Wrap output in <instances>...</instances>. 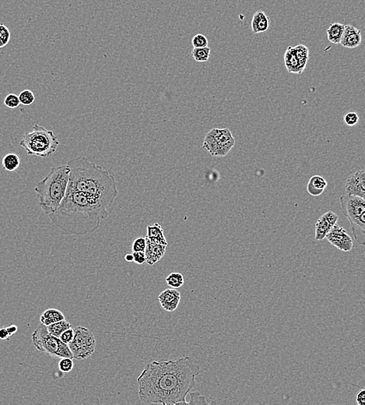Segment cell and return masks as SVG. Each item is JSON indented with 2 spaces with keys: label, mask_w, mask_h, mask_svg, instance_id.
<instances>
[{
  "label": "cell",
  "mask_w": 365,
  "mask_h": 405,
  "mask_svg": "<svg viewBox=\"0 0 365 405\" xmlns=\"http://www.w3.org/2000/svg\"><path fill=\"white\" fill-rule=\"evenodd\" d=\"M325 238L332 246H336L342 251L349 252L353 248V239L337 223L334 225Z\"/></svg>",
  "instance_id": "10"
},
{
  "label": "cell",
  "mask_w": 365,
  "mask_h": 405,
  "mask_svg": "<svg viewBox=\"0 0 365 405\" xmlns=\"http://www.w3.org/2000/svg\"><path fill=\"white\" fill-rule=\"evenodd\" d=\"M192 44L194 48H204L208 46L209 42L205 35L198 34L192 38Z\"/></svg>",
  "instance_id": "32"
},
{
  "label": "cell",
  "mask_w": 365,
  "mask_h": 405,
  "mask_svg": "<svg viewBox=\"0 0 365 405\" xmlns=\"http://www.w3.org/2000/svg\"><path fill=\"white\" fill-rule=\"evenodd\" d=\"M146 238V237H145ZM167 246L154 243L146 238L145 256L146 263L150 266H153L159 262L166 253Z\"/></svg>",
  "instance_id": "14"
},
{
  "label": "cell",
  "mask_w": 365,
  "mask_h": 405,
  "mask_svg": "<svg viewBox=\"0 0 365 405\" xmlns=\"http://www.w3.org/2000/svg\"><path fill=\"white\" fill-rule=\"evenodd\" d=\"M192 56L196 62H207L210 56V49L208 46L204 48H194L192 52Z\"/></svg>",
  "instance_id": "24"
},
{
  "label": "cell",
  "mask_w": 365,
  "mask_h": 405,
  "mask_svg": "<svg viewBox=\"0 0 365 405\" xmlns=\"http://www.w3.org/2000/svg\"><path fill=\"white\" fill-rule=\"evenodd\" d=\"M158 301L165 311L174 312L181 301L180 291L175 288H168L158 295Z\"/></svg>",
  "instance_id": "13"
},
{
  "label": "cell",
  "mask_w": 365,
  "mask_h": 405,
  "mask_svg": "<svg viewBox=\"0 0 365 405\" xmlns=\"http://www.w3.org/2000/svg\"><path fill=\"white\" fill-rule=\"evenodd\" d=\"M338 215L332 212H328L318 218L315 223V239L320 241L325 239L334 225L337 223Z\"/></svg>",
  "instance_id": "12"
},
{
  "label": "cell",
  "mask_w": 365,
  "mask_h": 405,
  "mask_svg": "<svg viewBox=\"0 0 365 405\" xmlns=\"http://www.w3.org/2000/svg\"><path fill=\"white\" fill-rule=\"evenodd\" d=\"M343 214L350 224V229L356 243H365V199L351 195H343L339 197Z\"/></svg>",
  "instance_id": "6"
},
{
  "label": "cell",
  "mask_w": 365,
  "mask_h": 405,
  "mask_svg": "<svg viewBox=\"0 0 365 405\" xmlns=\"http://www.w3.org/2000/svg\"><path fill=\"white\" fill-rule=\"evenodd\" d=\"M74 337L71 342L68 344L73 359L83 360L92 355L95 351L96 340L90 330L81 326L74 328Z\"/></svg>",
  "instance_id": "9"
},
{
  "label": "cell",
  "mask_w": 365,
  "mask_h": 405,
  "mask_svg": "<svg viewBox=\"0 0 365 405\" xmlns=\"http://www.w3.org/2000/svg\"><path fill=\"white\" fill-rule=\"evenodd\" d=\"M185 282L184 280L183 275L181 273H171L168 277H166V283L169 287H172V288L178 289L179 287H182Z\"/></svg>",
  "instance_id": "25"
},
{
  "label": "cell",
  "mask_w": 365,
  "mask_h": 405,
  "mask_svg": "<svg viewBox=\"0 0 365 405\" xmlns=\"http://www.w3.org/2000/svg\"><path fill=\"white\" fill-rule=\"evenodd\" d=\"M356 401L358 405L365 404V389H361L357 392L356 396Z\"/></svg>",
  "instance_id": "37"
},
{
  "label": "cell",
  "mask_w": 365,
  "mask_h": 405,
  "mask_svg": "<svg viewBox=\"0 0 365 405\" xmlns=\"http://www.w3.org/2000/svg\"><path fill=\"white\" fill-rule=\"evenodd\" d=\"M67 166L70 170L68 189L96 199L107 210L111 208L118 190L115 178L109 171L83 156L69 160Z\"/></svg>",
  "instance_id": "3"
},
{
  "label": "cell",
  "mask_w": 365,
  "mask_h": 405,
  "mask_svg": "<svg viewBox=\"0 0 365 405\" xmlns=\"http://www.w3.org/2000/svg\"><path fill=\"white\" fill-rule=\"evenodd\" d=\"M346 193L365 199V171H356L349 175L345 182Z\"/></svg>",
  "instance_id": "11"
},
{
  "label": "cell",
  "mask_w": 365,
  "mask_h": 405,
  "mask_svg": "<svg viewBox=\"0 0 365 405\" xmlns=\"http://www.w3.org/2000/svg\"><path fill=\"white\" fill-rule=\"evenodd\" d=\"M32 340L33 345L39 352L56 358H73L68 345L61 341L59 338L51 334L47 327L44 324H40L37 327L32 334Z\"/></svg>",
  "instance_id": "7"
},
{
  "label": "cell",
  "mask_w": 365,
  "mask_h": 405,
  "mask_svg": "<svg viewBox=\"0 0 365 405\" xmlns=\"http://www.w3.org/2000/svg\"><path fill=\"white\" fill-rule=\"evenodd\" d=\"M147 231L146 238L149 239L151 242L168 246V241L165 238L164 230L159 224L155 223L153 225H148Z\"/></svg>",
  "instance_id": "18"
},
{
  "label": "cell",
  "mask_w": 365,
  "mask_h": 405,
  "mask_svg": "<svg viewBox=\"0 0 365 405\" xmlns=\"http://www.w3.org/2000/svg\"><path fill=\"white\" fill-rule=\"evenodd\" d=\"M74 367L73 358H62L59 362V369L63 373H68L71 372Z\"/></svg>",
  "instance_id": "29"
},
{
  "label": "cell",
  "mask_w": 365,
  "mask_h": 405,
  "mask_svg": "<svg viewBox=\"0 0 365 405\" xmlns=\"http://www.w3.org/2000/svg\"><path fill=\"white\" fill-rule=\"evenodd\" d=\"M327 186V182L321 175H314L310 178L307 185V190L312 196H319Z\"/></svg>",
  "instance_id": "19"
},
{
  "label": "cell",
  "mask_w": 365,
  "mask_h": 405,
  "mask_svg": "<svg viewBox=\"0 0 365 405\" xmlns=\"http://www.w3.org/2000/svg\"><path fill=\"white\" fill-rule=\"evenodd\" d=\"M7 331L9 333L10 336L13 337L14 336V334H16L17 332L18 331V326L14 325V324H12V325L9 326V327H7Z\"/></svg>",
  "instance_id": "39"
},
{
  "label": "cell",
  "mask_w": 365,
  "mask_h": 405,
  "mask_svg": "<svg viewBox=\"0 0 365 405\" xmlns=\"http://www.w3.org/2000/svg\"><path fill=\"white\" fill-rule=\"evenodd\" d=\"M235 140L229 129L215 128L208 132L203 148L214 157H225L234 147Z\"/></svg>",
  "instance_id": "8"
},
{
  "label": "cell",
  "mask_w": 365,
  "mask_h": 405,
  "mask_svg": "<svg viewBox=\"0 0 365 405\" xmlns=\"http://www.w3.org/2000/svg\"><path fill=\"white\" fill-rule=\"evenodd\" d=\"M134 262L139 265H143L146 263L145 253L143 252H134Z\"/></svg>",
  "instance_id": "36"
},
{
  "label": "cell",
  "mask_w": 365,
  "mask_h": 405,
  "mask_svg": "<svg viewBox=\"0 0 365 405\" xmlns=\"http://www.w3.org/2000/svg\"><path fill=\"white\" fill-rule=\"evenodd\" d=\"M11 337L10 336L9 333L7 331V328H1L0 329V339L4 341L9 340Z\"/></svg>",
  "instance_id": "38"
},
{
  "label": "cell",
  "mask_w": 365,
  "mask_h": 405,
  "mask_svg": "<svg viewBox=\"0 0 365 405\" xmlns=\"http://www.w3.org/2000/svg\"><path fill=\"white\" fill-rule=\"evenodd\" d=\"M200 367L189 356L175 360L152 361L137 378L139 396L147 403L187 404L185 400L196 386Z\"/></svg>",
  "instance_id": "1"
},
{
  "label": "cell",
  "mask_w": 365,
  "mask_h": 405,
  "mask_svg": "<svg viewBox=\"0 0 365 405\" xmlns=\"http://www.w3.org/2000/svg\"><path fill=\"white\" fill-rule=\"evenodd\" d=\"M270 27V18L263 11H257L252 20V30L254 34L266 32Z\"/></svg>",
  "instance_id": "17"
},
{
  "label": "cell",
  "mask_w": 365,
  "mask_h": 405,
  "mask_svg": "<svg viewBox=\"0 0 365 405\" xmlns=\"http://www.w3.org/2000/svg\"><path fill=\"white\" fill-rule=\"evenodd\" d=\"M20 103L23 106H29L33 104L35 100V96L33 92L30 90H25L20 93L19 95Z\"/></svg>",
  "instance_id": "27"
},
{
  "label": "cell",
  "mask_w": 365,
  "mask_h": 405,
  "mask_svg": "<svg viewBox=\"0 0 365 405\" xmlns=\"http://www.w3.org/2000/svg\"><path fill=\"white\" fill-rule=\"evenodd\" d=\"M345 124L349 127H353L359 122V116L355 112H349L343 117Z\"/></svg>",
  "instance_id": "33"
},
{
  "label": "cell",
  "mask_w": 365,
  "mask_h": 405,
  "mask_svg": "<svg viewBox=\"0 0 365 405\" xmlns=\"http://www.w3.org/2000/svg\"><path fill=\"white\" fill-rule=\"evenodd\" d=\"M361 43V33L353 25H345L340 45L347 49H354Z\"/></svg>",
  "instance_id": "15"
},
{
  "label": "cell",
  "mask_w": 365,
  "mask_h": 405,
  "mask_svg": "<svg viewBox=\"0 0 365 405\" xmlns=\"http://www.w3.org/2000/svg\"><path fill=\"white\" fill-rule=\"evenodd\" d=\"M345 25L339 24V23H333L328 28L327 37L328 40L331 43L338 45L340 43L341 38L343 36V31H344Z\"/></svg>",
  "instance_id": "21"
},
{
  "label": "cell",
  "mask_w": 365,
  "mask_h": 405,
  "mask_svg": "<svg viewBox=\"0 0 365 405\" xmlns=\"http://www.w3.org/2000/svg\"><path fill=\"white\" fill-rule=\"evenodd\" d=\"M63 320H65L64 314L60 310L56 309H49L45 310L40 317L41 323L46 327Z\"/></svg>",
  "instance_id": "20"
},
{
  "label": "cell",
  "mask_w": 365,
  "mask_h": 405,
  "mask_svg": "<svg viewBox=\"0 0 365 405\" xmlns=\"http://www.w3.org/2000/svg\"><path fill=\"white\" fill-rule=\"evenodd\" d=\"M125 260L127 262L134 261V256H133V254L125 255Z\"/></svg>",
  "instance_id": "40"
},
{
  "label": "cell",
  "mask_w": 365,
  "mask_h": 405,
  "mask_svg": "<svg viewBox=\"0 0 365 405\" xmlns=\"http://www.w3.org/2000/svg\"><path fill=\"white\" fill-rule=\"evenodd\" d=\"M71 327H72L70 323L66 321V319H65V320H63V321H59V322H56L55 323V324L47 326V329L49 332L51 334H52L53 336L59 338L61 334H63L65 331L69 329V328H71Z\"/></svg>",
  "instance_id": "23"
},
{
  "label": "cell",
  "mask_w": 365,
  "mask_h": 405,
  "mask_svg": "<svg viewBox=\"0 0 365 405\" xmlns=\"http://www.w3.org/2000/svg\"><path fill=\"white\" fill-rule=\"evenodd\" d=\"M191 400L187 401V404H210L206 400V397L199 392H189Z\"/></svg>",
  "instance_id": "30"
},
{
  "label": "cell",
  "mask_w": 365,
  "mask_h": 405,
  "mask_svg": "<svg viewBox=\"0 0 365 405\" xmlns=\"http://www.w3.org/2000/svg\"><path fill=\"white\" fill-rule=\"evenodd\" d=\"M11 31L4 24H0V49L7 45L11 41Z\"/></svg>",
  "instance_id": "28"
},
{
  "label": "cell",
  "mask_w": 365,
  "mask_h": 405,
  "mask_svg": "<svg viewBox=\"0 0 365 405\" xmlns=\"http://www.w3.org/2000/svg\"><path fill=\"white\" fill-rule=\"evenodd\" d=\"M3 167L6 171L13 172L18 170L21 165V158L19 156L14 153L6 154L3 158Z\"/></svg>",
  "instance_id": "22"
},
{
  "label": "cell",
  "mask_w": 365,
  "mask_h": 405,
  "mask_svg": "<svg viewBox=\"0 0 365 405\" xmlns=\"http://www.w3.org/2000/svg\"><path fill=\"white\" fill-rule=\"evenodd\" d=\"M49 217L65 235L84 236L97 230L101 221L107 219L108 212L96 199L67 189L60 206Z\"/></svg>",
  "instance_id": "2"
},
{
  "label": "cell",
  "mask_w": 365,
  "mask_h": 405,
  "mask_svg": "<svg viewBox=\"0 0 365 405\" xmlns=\"http://www.w3.org/2000/svg\"><path fill=\"white\" fill-rule=\"evenodd\" d=\"M73 337H74V329H73V327H71V328H69V329L66 330L63 334H61L59 339L66 345H68V344L71 342L72 340L73 339Z\"/></svg>",
  "instance_id": "35"
},
{
  "label": "cell",
  "mask_w": 365,
  "mask_h": 405,
  "mask_svg": "<svg viewBox=\"0 0 365 405\" xmlns=\"http://www.w3.org/2000/svg\"><path fill=\"white\" fill-rule=\"evenodd\" d=\"M146 249V238L139 237L134 240L132 245V250L133 252H145Z\"/></svg>",
  "instance_id": "34"
},
{
  "label": "cell",
  "mask_w": 365,
  "mask_h": 405,
  "mask_svg": "<svg viewBox=\"0 0 365 405\" xmlns=\"http://www.w3.org/2000/svg\"><path fill=\"white\" fill-rule=\"evenodd\" d=\"M4 105L9 109H14L21 105L19 97L15 93H9L4 99Z\"/></svg>",
  "instance_id": "31"
},
{
  "label": "cell",
  "mask_w": 365,
  "mask_h": 405,
  "mask_svg": "<svg viewBox=\"0 0 365 405\" xmlns=\"http://www.w3.org/2000/svg\"><path fill=\"white\" fill-rule=\"evenodd\" d=\"M294 51H295V53H296L297 57L299 59L303 67H306L307 62H308V58H309V51H308V48L305 45H298L294 47Z\"/></svg>",
  "instance_id": "26"
},
{
  "label": "cell",
  "mask_w": 365,
  "mask_h": 405,
  "mask_svg": "<svg viewBox=\"0 0 365 405\" xmlns=\"http://www.w3.org/2000/svg\"><path fill=\"white\" fill-rule=\"evenodd\" d=\"M284 64L287 71L294 74H301L304 72L305 68L303 67L299 59L297 57L294 47H288L284 54Z\"/></svg>",
  "instance_id": "16"
},
{
  "label": "cell",
  "mask_w": 365,
  "mask_h": 405,
  "mask_svg": "<svg viewBox=\"0 0 365 405\" xmlns=\"http://www.w3.org/2000/svg\"><path fill=\"white\" fill-rule=\"evenodd\" d=\"M59 141L52 130H47L40 125L35 124L32 131L23 136L20 142L28 155L48 158L56 152Z\"/></svg>",
  "instance_id": "5"
},
{
  "label": "cell",
  "mask_w": 365,
  "mask_h": 405,
  "mask_svg": "<svg viewBox=\"0 0 365 405\" xmlns=\"http://www.w3.org/2000/svg\"><path fill=\"white\" fill-rule=\"evenodd\" d=\"M69 172L67 165L52 167L45 178L35 185L38 205L46 215L56 212L66 196Z\"/></svg>",
  "instance_id": "4"
}]
</instances>
